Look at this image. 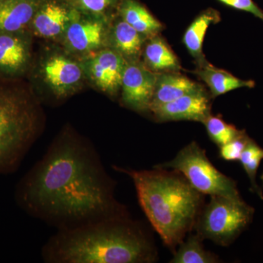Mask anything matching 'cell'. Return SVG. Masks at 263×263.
<instances>
[{
	"instance_id": "cell-3",
	"label": "cell",
	"mask_w": 263,
	"mask_h": 263,
	"mask_svg": "<svg viewBox=\"0 0 263 263\" xmlns=\"http://www.w3.org/2000/svg\"><path fill=\"white\" fill-rule=\"evenodd\" d=\"M130 176L140 205L162 241L174 249L196 223L201 193L181 175L153 171H134L114 166Z\"/></svg>"
},
{
	"instance_id": "cell-23",
	"label": "cell",
	"mask_w": 263,
	"mask_h": 263,
	"mask_svg": "<svg viewBox=\"0 0 263 263\" xmlns=\"http://www.w3.org/2000/svg\"><path fill=\"white\" fill-rule=\"evenodd\" d=\"M203 124L211 139L219 147L233 141L245 131L239 130L235 126L224 122L221 118L212 115L209 116Z\"/></svg>"
},
{
	"instance_id": "cell-20",
	"label": "cell",
	"mask_w": 263,
	"mask_h": 263,
	"mask_svg": "<svg viewBox=\"0 0 263 263\" xmlns=\"http://www.w3.org/2000/svg\"><path fill=\"white\" fill-rule=\"evenodd\" d=\"M195 74L206 84L213 97L226 94L240 88H254L255 82L252 80H243L232 75L226 70L213 67L210 64L199 67Z\"/></svg>"
},
{
	"instance_id": "cell-1",
	"label": "cell",
	"mask_w": 263,
	"mask_h": 263,
	"mask_svg": "<svg viewBox=\"0 0 263 263\" xmlns=\"http://www.w3.org/2000/svg\"><path fill=\"white\" fill-rule=\"evenodd\" d=\"M115 186L93 143L67 127L17 183L15 200L29 216L70 229L129 216Z\"/></svg>"
},
{
	"instance_id": "cell-21",
	"label": "cell",
	"mask_w": 263,
	"mask_h": 263,
	"mask_svg": "<svg viewBox=\"0 0 263 263\" xmlns=\"http://www.w3.org/2000/svg\"><path fill=\"white\" fill-rule=\"evenodd\" d=\"M202 238L197 235H191L185 242L180 243L179 249L174 254L171 263H214L217 262V257L208 252L202 245Z\"/></svg>"
},
{
	"instance_id": "cell-10",
	"label": "cell",
	"mask_w": 263,
	"mask_h": 263,
	"mask_svg": "<svg viewBox=\"0 0 263 263\" xmlns=\"http://www.w3.org/2000/svg\"><path fill=\"white\" fill-rule=\"evenodd\" d=\"M45 81L57 98H65L76 91L84 79V70L77 62L62 55H53L44 62Z\"/></svg>"
},
{
	"instance_id": "cell-26",
	"label": "cell",
	"mask_w": 263,
	"mask_h": 263,
	"mask_svg": "<svg viewBox=\"0 0 263 263\" xmlns=\"http://www.w3.org/2000/svg\"><path fill=\"white\" fill-rule=\"evenodd\" d=\"M223 4L234 9L252 13L263 22V10L254 3V0H218Z\"/></svg>"
},
{
	"instance_id": "cell-13",
	"label": "cell",
	"mask_w": 263,
	"mask_h": 263,
	"mask_svg": "<svg viewBox=\"0 0 263 263\" xmlns=\"http://www.w3.org/2000/svg\"><path fill=\"white\" fill-rule=\"evenodd\" d=\"M76 10L57 1L42 2L30 27L34 34L46 38L56 37L65 33Z\"/></svg>"
},
{
	"instance_id": "cell-19",
	"label": "cell",
	"mask_w": 263,
	"mask_h": 263,
	"mask_svg": "<svg viewBox=\"0 0 263 263\" xmlns=\"http://www.w3.org/2000/svg\"><path fill=\"white\" fill-rule=\"evenodd\" d=\"M144 65L157 73L176 72L181 69L179 59L165 41L158 35L150 37L143 51Z\"/></svg>"
},
{
	"instance_id": "cell-5",
	"label": "cell",
	"mask_w": 263,
	"mask_h": 263,
	"mask_svg": "<svg viewBox=\"0 0 263 263\" xmlns=\"http://www.w3.org/2000/svg\"><path fill=\"white\" fill-rule=\"evenodd\" d=\"M254 209L241 198L212 196L196 224L197 235L217 245L231 243L252 220Z\"/></svg>"
},
{
	"instance_id": "cell-12",
	"label": "cell",
	"mask_w": 263,
	"mask_h": 263,
	"mask_svg": "<svg viewBox=\"0 0 263 263\" xmlns=\"http://www.w3.org/2000/svg\"><path fill=\"white\" fill-rule=\"evenodd\" d=\"M65 43L73 51L89 52L100 47L106 37L105 22L99 18H81L76 10L65 33Z\"/></svg>"
},
{
	"instance_id": "cell-6",
	"label": "cell",
	"mask_w": 263,
	"mask_h": 263,
	"mask_svg": "<svg viewBox=\"0 0 263 263\" xmlns=\"http://www.w3.org/2000/svg\"><path fill=\"white\" fill-rule=\"evenodd\" d=\"M159 167L172 168L182 174L189 183L201 194L241 198L234 180L218 171L208 158L205 151L195 142L183 148L174 160Z\"/></svg>"
},
{
	"instance_id": "cell-2",
	"label": "cell",
	"mask_w": 263,
	"mask_h": 263,
	"mask_svg": "<svg viewBox=\"0 0 263 263\" xmlns=\"http://www.w3.org/2000/svg\"><path fill=\"white\" fill-rule=\"evenodd\" d=\"M41 254L48 263H143L155 258L146 233L129 216L58 230Z\"/></svg>"
},
{
	"instance_id": "cell-25",
	"label": "cell",
	"mask_w": 263,
	"mask_h": 263,
	"mask_svg": "<svg viewBox=\"0 0 263 263\" xmlns=\"http://www.w3.org/2000/svg\"><path fill=\"white\" fill-rule=\"evenodd\" d=\"M251 138L247 136L245 131L233 141L220 146L219 155L224 160L229 162L239 161L240 156L245 149L246 146L250 141Z\"/></svg>"
},
{
	"instance_id": "cell-16",
	"label": "cell",
	"mask_w": 263,
	"mask_h": 263,
	"mask_svg": "<svg viewBox=\"0 0 263 263\" xmlns=\"http://www.w3.org/2000/svg\"><path fill=\"white\" fill-rule=\"evenodd\" d=\"M220 19V15L217 10L209 8L195 18L184 33L183 44L196 60L199 67L209 65L202 52V43L209 26L218 23Z\"/></svg>"
},
{
	"instance_id": "cell-14",
	"label": "cell",
	"mask_w": 263,
	"mask_h": 263,
	"mask_svg": "<svg viewBox=\"0 0 263 263\" xmlns=\"http://www.w3.org/2000/svg\"><path fill=\"white\" fill-rule=\"evenodd\" d=\"M41 0H0V34L27 32Z\"/></svg>"
},
{
	"instance_id": "cell-9",
	"label": "cell",
	"mask_w": 263,
	"mask_h": 263,
	"mask_svg": "<svg viewBox=\"0 0 263 263\" xmlns=\"http://www.w3.org/2000/svg\"><path fill=\"white\" fill-rule=\"evenodd\" d=\"M157 121H195L203 123L211 115L209 99L203 89L151 109Z\"/></svg>"
},
{
	"instance_id": "cell-8",
	"label": "cell",
	"mask_w": 263,
	"mask_h": 263,
	"mask_svg": "<svg viewBox=\"0 0 263 263\" xmlns=\"http://www.w3.org/2000/svg\"><path fill=\"white\" fill-rule=\"evenodd\" d=\"M30 60L27 32L0 34V78L21 79L28 70Z\"/></svg>"
},
{
	"instance_id": "cell-22",
	"label": "cell",
	"mask_w": 263,
	"mask_h": 263,
	"mask_svg": "<svg viewBox=\"0 0 263 263\" xmlns=\"http://www.w3.org/2000/svg\"><path fill=\"white\" fill-rule=\"evenodd\" d=\"M263 160V148L251 139L243 153L240 156L239 162L247 173L251 183V190L257 194L263 200L262 190L256 182V175L261 161Z\"/></svg>"
},
{
	"instance_id": "cell-17",
	"label": "cell",
	"mask_w": 263,
	"mask_h": 263,
	"mask_svg": "<svg viewBox=\"0 0 263 263\" xmlns=\"http://www.w3.org/2000/svg\"><path fill=\"white\" fill-rule=\"evenodd\" d=\"M123 20L146 37H154L163 28L162 24L137 0H120L118 5Z\"/></svg>"
},
{
	"instance_id": "cell-7",
	"label": "cell",
	"mask_w": 263,
	"mask_h": 263,
	"mask_svg": "<svg viewBox=\"0 0 263 263\" xmlns=\"http://www.w3.org/2000/svg\"><path fill=\"white\" fill-rule=\"evenodd\" d=\"M157 76L138 60L127 61L121 86L123 103L136 111L149 110Z\"/></svg>"
},
{
	"instance_id": "cell-18",
	"label": "cell",
	"mask_w": 263,
	"mask_h": 263,
	"mask_svg": "<svg viewBox=\"0 0 263 263\" xmlns=\"http://www.w3.org/2000/svg\"><path fill=\"white\" fill-rule=\"evenodd\" d=\"M146 37L122 18L114 24L110 34L114 51L122 55L128 62L138 60Z\"/></svg>"
},
{
	"instance_id": "cell-27",
	"label": "cell",
	"mask_w": 263,
	"mask_h": 263,
	"mask_svg": "<svg viewBox=\"0 0 263 263\" xmlns=\"http://www.w3.org/2000/svg\"><path fill=\"white\" fill-rule=\"evenodd\" d=\"M261 179H262L263 182V174L262 175V176H261Z\"/></svg>"
},
{
	"instance_id": "cell-11",
	"label": "cell",
	"mask_w": 263,
	"mask_h": 263,
	"mask_svg": "<svg viewBox=\"0 0 263 263\" xmlns=\"http://www.w3.org/2000/svg\"><path fill=\"white\" fill-rule=\"evenodd\" d=\"M127 62L114 50H103L89 60L86 70L99 89L107 94L114 95L122 86Z\"/></svg>"
},
{
	"instance_id": "cell-4",
	"label": "cell",
	"mask_w": 263,
	"mask_h": 263,
	"mask_svg": "<svg viewBox=\"0 0 263 263\" xmlns=\"http://www.w3.org/2000/svg\"><path fill=\"white\" fill-rule=\"evenodd\" d=\"M44 115L30 86L0 78V175L13 174L41 136Z\"/></svg>"
},
{
	"instance_id": "cell-24",
	"label": "cell",
	"mask_w": 263,
	"mask_h": 263,
	"mask_svg": "<svg viewBox=\"0 0 263 263\" xmlns=\"http://www.w3.org/2000/svg\"><path fill=\"white\" fill-rule=\"evenodd\" d=\"M72 8L99 16L119 5L120 0H66Z\"/></svg>"
},
{
	"instance_id": "cell-15",
	"label": "cell",
	"mask_w": 263,
	"mask_h": 263,
	"mask_svg": "<svg viewBox=\"0 0 263 263\" xmlns=\"http://www.w3.org/2000/svg\"><path fill=\"white\" fill-rule=\"evenodd\" d=\"M201 89L200 85L176 72L158 73L149 110Z\"/></svg>"
}]
</instances>
